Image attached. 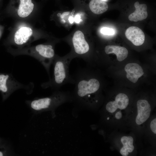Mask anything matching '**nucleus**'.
<instances>
[{"label":"nucleus","instance_id":"obj_1","mask_svg":"<svg viewBox=\"0 0 156 156\" xmlns=\"http://www.w3.org/2000/svg\"><path fill=\"white\" fill-rule=\"evenodd\" d=\"M72 76L75 86L72 99L85 106L97 102L95 98L101 87L99 80L86 68L78 69Z\"/></svg>","mask_w":156,"mask_h":156},{"label":"nucleus","instance_id":"obj_2","mask_svg":"<svg viewBox=\"0 0 156 156\" xmlns=\"http://www.w3.org/2000/svg\"><path fill=\"white\" fill-rule=\"evenodd\" d=\"M73 59L71 56L55 57L53 63V77L48 81L43 83L42 87L45 88L50 87L58 89L66 84H74L73 77L69 73V66Z\"/></svg>","mask_w":156,"mask_h":156},{"label":"nucleus","instance_id":"obj_3","mask_svg":"<svg viewBox=\"0 0 156 156\" xmlns=\"http://www.w3.org/2000/svg\"><path fill=\"white\" fill-rule=\"evenodd\" d=\"M72 99L68 92L57 91L51 96L27 101L31 110L36 113L52 110L62 103Z\"/></svg>","mask_w":156,"mask_h":156},{"label":"nucleus","instance_id":"obj_4","mask_svg":"<svg viewBox=\"0 0 156 156\" xmlns=\"http://www.w3.org/2000/svg\"><path fill=\"white\" fill-rule=\"evenodd\" d=\"M129 102V98L126 94L120 93L116 96L114 100L109 101L106 104V109L116 119L120 120L122 117L121 111L127 107Z\"/></svg>","mask_w":156,"mask_h":156},{"label":"nucleus","instance_id":"obj_5","mask_svg":"<svg viewBox=\"0 0 156 156\" xmlns=\"http://www.w3.org/2000/svg\"><path fill=\"white\" fill-rule=\"evenodd\" d=\"M37 53V58L46 70L49 76L50 69L55 58V52L53 47L51 45L38 44L35 47Z\"/></svg>","mask_w":156,"mask_h":156},{"label":"nucleus","instance_id":"obj_6","mask_svg":"<svg viewBox=\"0 0 156 156\" xmlns=\"http://www.w3.org/2000/svg\"><path fill=\"white\" fill-rule=\"evenodd\" d=\"M25 88L13 76L9 74H0V91L2 94L3 100L16 90Z\"/></svg>","mask_w":156,"mask_h":156},{"label":"nucleus","instance_id":"obj_7","mask_svg":"<svg viewBox=\"0 0 156 156\" xmlns=\"http://www.w3.org/2000/svg\"><path fill=\"white\" fill-rule=\"evenodd\" d=\"M72 44L76 55L82 57L85 62L88 63L86 55L90 50V47L81 31H77L75 33L72 39Z\"/></svg>","mask_w":156,"mask_h":156},{"label":"nucleus","instance_id":"obj_8","mask_svg":"<svg viewBox=\"0 0 156 156\" xmlns=\"http://www.w3.org/2000/svg\"><path fill=\"white\" fill-rule=\"evenodd\" d=\"M137 114L135 121L138 125H141L149 117L151 111V105L147 100L140 99L137 103Z\"/></svg>","mask_w":156,"mask_h":156},{"label":"nucleus","instance_id":"obj_9","mask_svg":"<svg viewBox=\"0 0 156 156\" xmlns=\"http://www.w3.org/2000/svg\"><path fill=\"white\" fill-rule=\"evenodd\" d=\"M125 35L127 38L135 46H140L144 41V33L137 27L131 26L128 28L125 31Z\"/></svg>","mask_w":156,"mask_h":156},{"label":"nucleus","instance_id":"obj_10","mask_svg":"<svg viewBox=\"0 0 156 156\" xmlns=\"http://www.w3.org/2000/svg\"><path fill=\"white\" fill-rule=\"evenodd\" d=\"M125 70L127 73V78L131 82L135 83L141 77L144 73L142 67L136 63H129L125 66Z\"/></svg>","mask_w":156,"mask_h":156},{"label":"nucleus","instance_id":"obj_11","mask_svg":"<svg viewBox=\"0 0 156 156\" xmlns=\"http://www.w3.org/2000/svg\"><path fill=\"white\" fill-rule=\"evenodd\" d=\"M134 6L135 10L129 15V20L131 21L137 22L146 19L148 16L146 5L145 4H140L138 1H136L135 3Z\"/></svg>","mask_w":156,"mask_h":156},{"label":"nucleus","instance_id":"obj_12","mask_svg":"<svg viewBox=\"0 0 156 156\" xmlns=\"http://www.w3.org/2000/svg\"><path fill=\"white\" fill-rule=\"evenodd\" d=\"M33 33L32 29L28 27H23L16 32L14 37L15 43L18 45H22L28 41Z\"/></svg>","mask_w":156,"mask_h":156},{"label":"nucleus","instance_id":"obj_13","mask_svg":"<svg viewBox=\"0 0 156 156\" xmlns=\"http://www.w3.org/2000/svg\"><path fill=\"white\" fill-rule=\"evenodd\" d=\"M105 51L107 54L114 53L117 57V60L119 61H122L127 57L128 52L125 47L116 45H109L105 48Z\"/></svg>","mask_w":156,"mask_h":156},{"label":"nucleus","instance_id":"obj_14","mask_svg":"<svg viewBox=\"0 0 156 156\" xmlns=\"http://www.w3.org/2000/svg\"><path fill=\"white\" fill-rule=\"evenodd\" d=\"M34 7L32 0H19L18 14L21 17H26L32 12Z\"/></svg>","mask_w":156,"mask_h":156},{"label":"nucleus","instance_id":"obj_15","mask_svg":"<svg viewBox=\"0 0 156 156\" xmlns=\"http://www.w3.org/2000/svg\"><path fill=\"white\" fill-rule=\"evenodd\" d=\"M121 142L123 146L120 149V152L122 156H127L132 153L134 149L133 145V139L131 136H124L121 137Z\"/></svg>","mask_w":156,"mask_h":156},{"label":"nucleus","instance_id":"obj_16","mask_svg":"<svg viewBox=\"0 0 156 156\" xmlns=\"http://www.w3.org/2000/svg\"><path fill=\"white\" fill-rule=\"evenodd\" d=\"M89 7L93 13L99 14L105 12L107 10L108 6L104 1L99 0H91L89 3Z\"/></svg>","mask_w":156,"mask_h":156},{"label":"nucleus","instance_id":"obj_17","mask_svg":"<svg viewBox=\"0 0 156 156\" xmlns=\"http://www.w3.org/2000/svg\"><path fill=\"white\" fill-rule=\"evenodd\" d=\"M10 147L3 141L0 144V156H7L10 154Z\"/></svg>","mask_w":156,"mask_h":156},{"label":"nucleus","instance_id":"obj_18","mask_svg":"<svg viewBox=\"0 0 156 156\" xmlns=\"http://www.w3.org/2000/svg\"><path fill=\"white\" fill-rule=\"evenodd\" d=\"M101 32L104 35H113L114 34V31L112 29L107 27H103L101 30Z\"/></svg>","mask_w":156,"mask_h":156},{"label":"nucleus","instance_id":"obj_19","mask_svg":"<svg viewBox=\"0 0 156 156\" xmlns=\"http://www.w3.org/2000/svg\"><path fill=\"white\" fill-rule=\"evenodd\" d=\"M151 129L154 133L156 134V119L155 118L151 122L150 125Z\"/></svg>","mask_w":156,"mask_h":156},{"label":"nucleus","instance_id":"obj_20","mask_svg":"<svg viewBox=\"0 0 156 156\" xmlns=\"http://www.w3.org/2000/svg\"><path fill=\"white\" fill-rule=\"evenodd\" d=\"M74 21L77 23H79L81 21V17L78 14L76 15L74 18Z\"/></svg>","mask_w":156,"mask_h":156},{"label":"nucleus","instance_id":"obj_21","mask_svg":"<svg viewBox=\"0 0 156 156\" xmlns=\"http://www.w3.org/2000/svg\"><path fill=\"white\" fill-rule=\"evenodd\" d=\"M68 20L70 23H73L74 21V18L72 16H69Z\"/></svg>","mask_w":156,"mask_h":156},{"label":"nucleus","instance_id":"obj_22","mask_svg":"<svg viewBox=\"0 0 156 156\" xmlns=\"http://www.w3.org/2000/svg\"><path fill=\"white\" fill-rule=\"evenodd\" d=\"M3 141V140L1 138H0V144Z\"/></svg>","mask_w":156,"mask_h":156},{"label":"nucleus","instance_id":"obj_23","mask_svg":"<svg viewBox=\"0 0 156 156\" xmlns=\"http://www.w3.org/2000/svg\"><path fill=\"white\" fill-rule=\"evenodd\" d=\"M102 0L103 1H105L106 0Z\"/></svg>","mask_w":156,"mask_h":156}]
</instances>
